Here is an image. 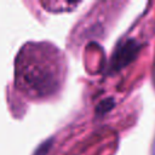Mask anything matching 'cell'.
Returning a JSON list of instances; mask_svg holds the SVG:
<instances>
[{"mask_svg":"<svg viewBox=\"0 0 155 155\" xmlns=\"http://www.w3.org/2000/svg\"><path fill=\"white\" fill-rule=\"evenodd\" d=\"M114 99L113 98H107V99H103L98 105H97V108H96V114L97 115H103V114H105L107 111H109L113 107H114Z\"/></svg>","mask_w":155,"mask_h":155,"instance_id":"7a4b0ae2","label":"cell"},{"mask_svg":"<svg viewBox=\"0 0 155 155\" xmlns=\"http://www.w3.org/2000/svg\"><path fill=\"white\" fill-rule=\"evenodd\" d=\"M140 42H138L134 39H125L122 40L114 50L110 63H109V73H116L120 69L128 65L131 62L134 61V58L138 56L140 51Z\"/></svg>","mask_w":155,"mask_h":155,"instance_id":"6da1fadb","label":"cell"},{"mask_svg":"<svg viewBox=\"0 0 155 155\" xmlns=\"http://www.w3.org/2000/svg\"><path fill=\"white\" fill-rule=\"evenodd\" d=\"M52 144V139H48L47 142H45V143H42L36 150H35V153H34V155H46L48 151H50V149H51V145Z\"/></svg>","mask_w":155,"mask_h":155,"instance_id":"3957f363","label":"cell"}]
</instances>
